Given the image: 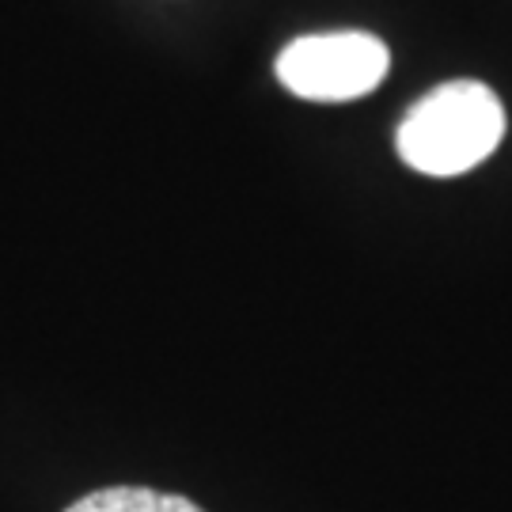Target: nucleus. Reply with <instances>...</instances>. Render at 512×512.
I'll return each mask as SVG.
<instances>
[{"instance_id": "nucleus-1", "label": "nucleus", "mask_w": 512, "mask_h": 512, "mask_svg": "<svg viewBox=\"0 0 512 512\" xmlns=\"http://www.w3.org/2000/svg\"><path fill=\"white\" fill-rule=\"evenodd\" d=\"M505 137V107L482 80H448L406 110L395 148L406 167L452 179L494 156Z\"/></svg>"}, {"instance_id": "nucleus-2", "label": "nucleus", "mask_w": 512, "mask_h": 512, "mask_svg": "<svg viewBox=\"0 0 512 512\" xmlns=\"http://www.w3.org/2000/svg\"><path fill=\"white\" fill-rule=\"evenodd\" d=\"M391 69V54L368 31L304 35L277 54V80L311 103H346L376 92Z\"/></svg>"}, {"instance_id": "nucleus-3", "label": "nucleus", "mask_w": 512, "mask_h": 512, "mask_svg": "<svg viewBox=\"0 0 512 512\" xmlns=\"http://www.w3.org/2000/svg\"><path fill=\"white\" fill-rule=\"evenodd\" d=\"M65 512H205L198 501L152 486H107L73 501Z\"/></svg>"}]
</instances>
